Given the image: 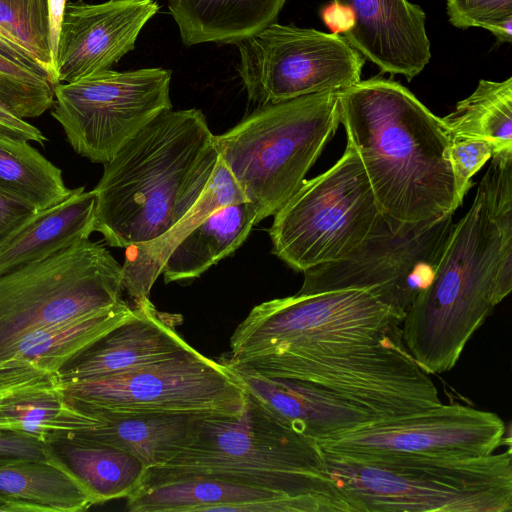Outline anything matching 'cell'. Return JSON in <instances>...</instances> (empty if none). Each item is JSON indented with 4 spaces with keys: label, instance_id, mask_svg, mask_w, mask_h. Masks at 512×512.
<instances>
[{
    "label": "cell",
    "instance_id": "1",
    "mask_svg": "<svg viewBox=\"0 0 512 512\" xmlns=\"http://www.w3.org/2000/svg\"><path fill=\"white\" fill-rule=\"evenodd\" d=\"M511 290L512 159L492 158L430 284L401 323L406 348L427 374L450 371Z\"/></svg>",
    "mask_w": 512,
    "mask_h": 512
},
{
    "label": "cell",
    "instance_id": "2",
    "mask_svg": "<svg viewBox=\"0 0 512 512\" xmlns=\"http://www.w3.org/2000/svg\"><path fill=\"white\" fill-rule=\"evenodd\" d=\"M338 97L347 143L389 228L401 232L454 214L451 138L442 118L391 79L360 80Z\"/></svg>",
    "mask_w": 512,
    "mask_h": 512
},
{
    "label": "cell",
    "instance_id": "3",
    "mask_svg": "<svg viewBox=\"0 0 512 512\" xmlns=\"http://www.w3.org/2000/svg\"><path fill=\"white\" fill-rule=\"evenodd\" d=\"M218 159L201 110L161 112L104 164L94 231L118 248L158 238L199 199Z\"/></svg>",
    "mask_w": 512,
    "mask_h": 512
},
{
    "label": "cell",
    "instance_id": "4",
    "mask_svg": "<svg viewBox=\"0 0 512 512\" xmlns=\"http://www.w3.org/2000/svg\"><path fill=\"white\" fill-rule=\"evenodd\" d=\"M193 475L275 490L305 501L313 512H353L318 443L247 390L239 415L195 418L185 445L167 463L147 468L142 484Z\"/></svg>",
    "mask_w": 512,
    "mask_h": 512
},
{
    "label": "cell",
    "instance_id": "5",
    "mask_svg": "<svg viewBox=\"0 0 512 512\" xmlns=\"http://www.w3.org/2000/svg\"><path fill=\"white\" fill-rule=\"evenodd\" d=\"M219 361L303 381L358 428L442 404L432 378L406 348L401 329L366 340L279 344Z\"/></svg>",
    "mask_w": 512,
    "mask_h": 512
},
{
    "label": "cell",
    "instance_id": "6",
    "mask_svg": "<svg viewBox=\"0 0 512 512\" xmlns=\"http://www.w3.org/2000/svg\"><path fill=\"white\" fill-rule=\"evenodd\" d=\"M324 453L353 512H511L512 453L480 457Z\"/></svg>",
    "mask_w": 512,
    "mask_h": 512
},
{
    "label": "cell",
    "instance_id": "7",
    "mask_svg": "<svg viewBox=\"0 0 512 512\" xmlns=\"http://www.w3.org/2000/svg\"><path fill=\"white\" fill-rule=\"evenodd\" d=\"M339 91L258 106L215 136L220 159L257 213L272 216L299 190L340 124Z\"/></svg>",
    "mask_w": 512,
    "mask_h": 512
},
{
    "label": "cell",
    "instance_id": "8",
    "mask_svg": "<svg viewBox=\"0 0 512 512\" xmlns=\"http://www.w3.org/2000/svg\"><path fill=\"white\" fill-rule=\"evenodd\" d=\"M123 274L90 239L0 275V366L28 335L123 300Z\"/></svg>",
    "mask_w": 512,
    "mask_h": 512
},
{
    "label": "cell",
    "instance_id": "9",
    "mask_svg": "<svg viewBox=\"0 0 512 512\" xmlns=\"http://www.w3.org/2000/svg\"><path fill=\"white\" fill-rule=\"evenodd\" d=\"M382 217L362 162L347 143L327 171L305 180L269 230L272 253L305 272L354 251Z\"/></svg>",
    "mask_w": 512,
    "mask_h": 512
},
{
    "label": "cell",
    "instance_id": "10",
    "mask_svg": "<svg viewBox=\"0 0 512 512\" xmlns=\"http://www.w3.org/2000/svg\"><path fill=\"white\" fill-rule=\"evenodd\" d=\"M61 387L70 400L109 417L235 416L246 399V390L220 361L194 348L125 372L62 382Z\"/></svg>",
    "mask_w": 512,
    "mask_h": 512
},
{
    "label": "cell",
    "instance_id": "11",
    "mask_svg": "<svg viewBox=\"0 0 512 512\" xmlns=\"http://www.w3.org/2000/svg\"><path fill=\"white\" fill-rule=\"evenodd\" d=\"M171 71L106 70L54 85L51 115L80 156L105 164L141 128L172 109Z\"/></svg>",
    "mask_w": 512,
    "mask_h": 512
},
{
    "label": "cell",
    "instance_id": "12",
    "mask_svg": "<svg viewBox=\"0 0 512 512\" xmlns=\"http://www.w3.org/2000/svg\"><path fill=\"white\" fill-rule=\"evenodd\" d=\"M452 217L447 214L401 232H393L381 217L350 254L303 272V284L296 294L367 290L402 322L434 276L453 228Z\"/></svg>",
    "mask_w": 512,
    "mask_h": 512
},
{
    "label": "cell",
    "instance_id": "13",
    "mask_svg": "<svg viewBox=\"0 0 512 512\" xmlns=\"http://www.w3.org/2000/svg\"><path fill=\"white\" fill-rule=\"evenodd\" d=\"M235 44L239 75L258 106L346 89L365 63L340 35L276 22Z\"/></svg>",
    "mask_w": 512,
    "mask_h": 512
},
{
    "label": "cell",
    "instance_id": "14",
    "mask_svg": "<svg viewBox=\"0 0 512 512\" xmlns=\"http://www.w3.org/2000/svg\"><path fill=\"white\" fill-rule=\"evenodd\" d=\"M401 323L367 290L295 294L255 306L222 358L233 361L279 344L374 339L400 330Z\"/></svg>",
    "mask_w": 512,
    "mask_h": 512
},
{
    "label": "cell",
    "instance_id": "15",
    "mask_svg": "<svg viewBox=\"0 0 512 512\" xmlns=\"http://www.w3.org/2000/svg\"><path fill=\"white\" fill-rule=\"evenodd\" d=\"M506 424L495 413L449 403L373 422L317 442L321 450L341 456L415 454L480 457L511 443Z\"/></svg>",
    "mask_w": 512,
    "mask_h": 512
},
{
    "label": "cell",
    "instance_id": "16",
    "mask_svg": "<svg viewBox=\"0 0 512 512\" xmlns=\"http://www.w3.org/2000/svg\"><path fill=\"white\" fill-rule=\"evenodd\" d=\"M158 10L154 0L66 4L55 57L56 84L110 70L134 49L140 31Z\"/></svg>",
    "mask_w": 512,
    "mask_h": 512
},
{
    "label": "cell",
    "instance_id": "17",
    "mask_svg": "<svg viewBox=\"0 0 512 512\" xmlns=\"http://www.w3.org/2000/svg\"><path fill=\"white\" fill-rule=\"evenodd\" d=\"M353 13L346 42L384 73L417 76L431 58L425 13L408 0H333Z\"/></svg>",
    "mask_w": 512,
    "mask_h": 512
},
{
    "label": "cell",
    "instance_id": "18",
    "mask_svg": "<svg viewBox=\"0 0 512 512\" xmlns=\"http://www.w3.org/2000/svg\"><path fill=\"white\" fill-rule=\"evenodd\" d=\"M134 307L130 318L61 368L62 382L125 372L193 348L176 331L180 315L159 311L150 299Z\"/></svg>",
    "mask_w": 512,
    "mask_h": 512
},
{
    "label": "cell",
    "instance_id": "19",
    "mask_svg": "<svg viewBox=\"0 0 512 512\" xmlns=\"http://www.w3.org/2000/svg\"><path fill=\"white\" fill-rule=\"evenodd\" d=\"M59 372L36 368L0 370V430L46 444L100 425L103 420L68 399Z\"/></svg>",
    "mask_w": 512,
    "mask_h": 512
},
{
    "label": "cell",
    "instance_id": "20",
    "mask_svg": "<svg viewBox=\"0 0 512 512\" xmlns=\"http://www.w3.org/2000/svg\"><path fill=\"white\" fill-rule=\"evenodd\" d=\"M126 502L130 512H249L259 501L281 500L297 512H313L301 499L242 482L210 476H180L141 484Z\"/></svg>",
    "mask_w": 512,
    "mask_h": 512
},
{
    "label": "cell",
    "instance_id": "21",
    "mask_svg": "<svg viewBox=\"0 0 512 512\" xmlns=\"http://www.w3.org/2000/svg\"><path fill=\"white\" fill-rule=\"evenodd\" d=\"M95 205L94 191L78 187L59 203L36 211L0 244V275L89 239Z\"/></svg>",
    "mask_w": 512,
    "mask_h": 512
},
{
    "label": "cell",
    "instance_id": "22",
    "mask_svg": "<svg viewBox=\"0 0 512 512\" xmlns=\"http://www.w3.org/2000/svg\"><path fill=\"white\" fill-rule=\"evenodd\" d=\"M240 202L248 201L219 157L206 189L174 226L152 241L127 247L122 274L129 303L136 306L150 299L151 288L169 254L207 216L222 206Z\"/></svg>",
    "mask_w": 512,
    "mask_h": 512
},
{
    "label": "cell",
    "instance_id": "23",
    "mask_svg": "<svg viewBox=\"0 0 512 512\" xmlns=\"http://www.w3.org/2000/svg\"><path fill=\"white\" fill-rule=\"evenodd\" d=\"M134 312L135 307L123 299L107 308L38 330L10 351L0 370L24 367L59 372Z\"/></svg>",
    "mask_w": 512,
    "mask_h": 512
},
{
    "label": "cell",
    "instance_id": "24",
    "mask_svg": "<svg viewBox=\"0 0 512 512\" xmlns=\"http://www.w3.org/2000/svg\"><path fill=\"white\" fill-rule=\"evenodd\" d=\"M286 0H168L186 46L237 43L275 23Z\"/></svg>",
    "mask_w": 512,
    "mask_h": 512
},
{
    "label": "cell",
    "instance_id": "25",
    "mask_svg": "<svg viewBox=\"0 0 512 512\" xmlns=\"http://www.w3.org/2000/svg\"><path fill=\"white\" fill-rule=\"evenodd\" d=\"M52 454L82 484L94 505L127 498L142 484L147 466L111 445L68 436L48 443Z\"/></svg>",
    "mask_w": 512,
    "mask_h": 512
},
{
    "label": "cell",
    "instance_id": "26",
    "mask_svg": "<svg viewBox=\"0 0 512 512\" xmlns=\"http://www.w3.org/2000/svg\"><path fill=\"white\" fill-rule=\"evenodd\" d=\"M256 219V210L249 202L216 209L169 254L161 272L165 282L199 277L244 243Z\"/></svg>",
    "mask_w": 512,
    "mask_h": 512
},
{
    "label": "cell",
    "instance_id": "27",
    "mask_svg": "<svg viewBox=\"0 0 512 512\" xmlns=\"http://www.w3.org/2000/svg\"><path fill=\"white\" fill-rule=\"evenodd\" d=\"M98 416L103 419L100 425L70 436L122 449L139 458L147 468L161 466L177 454L189 437L194 419L198 418Z\"/></svg>",
    "mask_w": 512,
    "mask_h": 512
},
{
    "label": "cell",
    "instance_id": "28",
    "mask_svg": "<svg viewBox=\"0 0 512 512\" xmlns=\"http://www.w3.org/2000/svg\"><path fill=\"white\" fill-rule=\"evenodd\" d=\"M0 493L32 503L42 512H78L94 505L87 490L50 448L46 460L0 465Z\"/></svg>",
    "mask_w": 512,
    "mask_h": 512
},
{
    "label": "cell",
    "instance_id": "29",
    "mask_svg": "<svg viewBox=\"0 0 512 512\" xmlns=\"http://www.w3.org/2000/svg\"><path fill=\"white\" fill-rule=\"evenodd\" d=\"M450 138L489 142L491 158L512 159V78L481 79L474 92L442 118Z\"/></svg>",
    "mask_w": 512,
    "mask_h": 512
},
{
    "label": "cell",
    "instance_id": "30",
    "mask_svg": "<svg viewBox=\"0 0 512 512\" xmlns=\"http://www.w3.org/2000/svg\"><path fill=\"white\" fill-rule=\"evenodd\" d=\"M72 190L61 169L29 141L0 131V193L41 210L59 203Z\"/></svg>",
    "mask_w": 512,
    "mask_h": 512
},
{
    "label": "cell",
    "instance_id": "31",
    "mask_svg": "<svg viewBox=\"0 0 512 512\" xmlns=\"http://www.w3.org/2000/svg\"><path fill=\"white\" fill-rule=\"evenodd\" d=\"M0 29L46 71L53 85L56 73L49 37L48 0H0Z\"/></svg>",
    "mask_w": 512,
    "mask_h": 512
},
{
    "label": "cell",
    "instance_id": "32",
    "mask_svg": "<svg viewBox=\"0 0 512 512\" xmlns=\"http://www.w3.org/2000/svg\"><path fill=\"white\" fill-rule=\"evenodd\" d=\"M0 101L21 119L41 116L54 102V85L43 75L0 56Z\"/></svg>",
    "mask_w": 512,
    "mask_h": 512
},
{
    "label": "cell",
    "instance_id": "33",
    "mask_svg": "<svg viewBox=\"0 0 512 512\" xmlns=\"http://www.w3.org/2000/svg\"><path fill=\"white\" fill-rule=\"evenodd\" d=\"M493 148L485 140L453 138L449 148L456 205L460 207L469 189L474 185L472 177L492 157Z\"/></svg>",
    "mask_w": 512,
    "mask_h": 512
},
{
    "label": "cell",
    "instance_id": "34",
    "mask_svg": "<svg viewBox=\"0 0 512 512\" xmlns=\"http://www.w3.org/2000/svg\"><path fill=\"white\" fill-rule=\"evenodd\" d=\"M449 22L457 28L481 27L512 17V0H446Z\"/></svg>",
    "mask_w": 512,
    "mask_h": 512
},
{
    "label": "cell",
    "instance_id": "35",
    "mask_svg": "<svg viewBox=\"0 0 512 512\" xmlns=\"http://www.w3.org/2000/svg\"><path fill=\"white\" fill-rule=\"evenodd\" d=\"M49 446L35 438L0 430V465L48 459Z\"/></svg>",
    "mask_w": 512,
    "mask_h": 512
},
{
    "label": "cell",
    "instance_id": "36",
    "mask_svg": "<svg viewBox=\"0 0 512 512\" xmlns=\"http://www.w3.org/2000/svg\"><path fill=\"white\" fill-rule=\"evenodd\" d=\"M36 211L33 206L0 193V244Z\"/></svg>",
    "mask_w": 512,
    "mask_h": 512
},
{
    "label": "cell",
    "instance_id": "37",
    "mask_svg": "<svg viewBox=\"0 0 512 512\" xmlns=\"http://www.w3.org/2000/svg\"><path fill=\"white\" fill-rule=\"evenodd\" d=\"M0 131L10 136L44 145L46 136L26 120L13 114L0 101Z\"/></svg>",
    "mask_w": 512,
    "mask_h": 512
},
{
    "label": "cell",
    "instance_id": "38",
    "mask_svg": "<svg viewBox=\"0 0 512 512\" xmlns=\"http://www.w3.org/2000/svg\"><path fill=\"white\" fill-rule=\"evenodd\" d=\"M321 18L331 32L337 35L349 32L355 23L352 11L334 1L322 8Z\"/></svg>",
    "mask_w": 512,
    "mask_h": 512
},
{
    "label": "cell",
    "instance_id": "39",
    "mask_svg": "<svg viewBox=\"0 0 512 512\" xmlns=\"http://www.w3.org/2000/svg\"><path fill=\"white\" fill-rule=\"evenodd\" d=\"M0 56L49 79L43 67L23 48L0 35ZM50 81V79H49ZM51 82V81H50Z\"/></svg>",
    "mask_w": 512,
    "mask_h": 512
},
{
    "label": "cell",
    "instance_id": "40",
    "mask_svg": "<svg viewBox=\"0 0 512 512\" xmlns=\"http://www.w3.org/2000/svg\"><path fill=\"white\" fill-rule=\"evenodd\" d=\"M66 4V0H48L49 37L54 67L61 22Z\"/></svg>",
    "mask_w": 512,
    "mask_h": 512
},
{
    "label": "cell",
    "instance_id": "41",
    "mask_svg": "<svg viewBox=\"0 0 512 512\" xmlns=\"http://www.w3.org/2000/svg\"><path fill=\"white\" fill-rule=\"evenodd\" d=\"M0 511L7 512H42V510L29 502L6 496L0 493Z\"/></svg>",
    "mask_w": 512,
    "mask_h": 512
},
{
    "label": "cell",
    "instance_id": "42",
    "mask_svg": "<svg viewBox=\"0 0 512 512\" xmlns=\"http://www.w3.org/2000/svg\"><path fill=\"white\" fill-rule=\"evenodd\" d=\"M489 31L501 42H511L512 17L500 21L489 28Z\"/></svg>",
    "mask_w": 512,
    "mask_h": 512
},
{
    "label": "cell",
    "instance_id": "43",
    "mask_svg": "<svg viewBox=\"0 0 512 512\" xmlns=\"http://www.w3.org/2000/svg\"><path fill=\"white\" fill-rule=\"evenodd\" d=\"M0 35H1V36H3V37H5L6 39H8V38L4 35V33L1 31V29H0ZM8 40H9V39H8ZM11 42H12V41H11Z\"/></svg>",
    "mask_w": 512,
    "mask_h": 512
}]
</instances>
